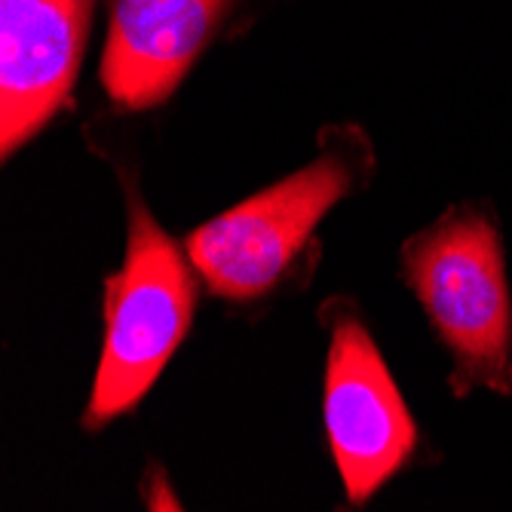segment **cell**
Here are the masks:
<instances>
[{
	"label": "cell",
	"mask_w": 512,
	"mask_h": 512,
	"mask_svg": "<svg viewBox=\"0 0 512 512\" xmlns=\"http://www.w3.org/2000/svg\"><path fill=\"white\" fill-rule=\"evenodd\" d=\"M194 279L157 221L135 209L129 252L108 292V332L86 427L129 411L160 378L194 319Z\"/></svg>",
	"instance_id": "6da1fadb"
},
{
	"label": "cell",
	"mask_w": 512,
	"mask_h": 512,
	"mask_svg": "<svg viewBox=\"0 0 512 512\" xmlns=\"http://www.w3.org/2000/svg\"><path fill=\"white\" fill-rule=\"evenodd\" d=\"M405 270L463 375L512 390V304L497 230L451 215L405 249Z\"/></svg>",
	"instance_id": "7a4b0ae2"
},
{
	"label": "cell",
	"mask_w": 512,
	"mask_h": 512,
	"mask_svg": "<svg viewBox=\"0 0 512 512\" xmlns=\"http://www.w3.org/2000/svg\"><path fill=\"white\" fill-rule=\"evenodd\" d=\"M350 191V172L338 157H322L270 191L203 224L191 237V261L212 292L246 301L273 283L319 218Z\"/></svg>",
	"instance_id": "3957f363"
},
{
	"label": "cell",
	"mask_w": 512,
	"mask_h": 512,
	"mask_svg": "<svg viewBox=\"0 0 512 512\" xmlns=\"http://www.w3.org/2000/svg\"><path fill=\"white\" fill-rule=\"evenodd\" d=\"M325 430L350 500L375 494L414 448V424L390 371L356 319H344L325 371Z\"/></svg>",
	"instance_id": "277c9868"
},
{
	"label": "cell",
	"mask_w": 512,
	"mask_h": 512,
	"mask_svg": "<svg viewBox=\"0 0 512 512\" xmlns=\"http://www.w3.org/2000/svg\"><path fill=\"white\" fill-rule=\"evenodd\" d=\"M89 0H0V151L10 157L74 86Z\"/></svg>",
	"instance_id": "5b68a950"
},
{
	"label": "cell",
	"mask_w": 512,
	"mask_h": 512,
	"mask_svg": "<svg viewBox=\"0 0 512 512\" xmlns=\"http://www.w3.org/2000/svg\"><path fill=\"white\" fill-rule=\"evenodd\" d=\"M227 0H114L102 56L108 96L126 108H151L212 40Z\"/></svg>",
	"instance_id": "8992f818"
}]
</instances>
